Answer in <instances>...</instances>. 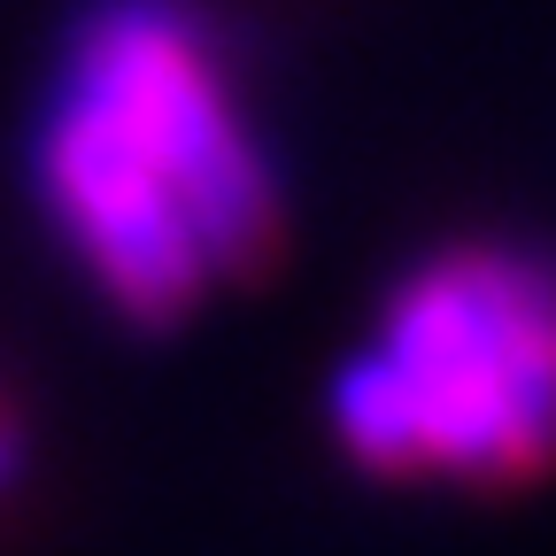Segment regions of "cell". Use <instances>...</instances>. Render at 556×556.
Instances as JSON below:
<instances>
[{
  "label": "cell",
  "mask_w": 556,
  "mask_h": 556,
  "mask_svg": "<svg viewBox=\"0 0 556 556\" xmlns=\"http://www.w3.org/2000/svg\"><path fill=\"white\" fill-rule=\"evenodd\" d=\"M47 225L124 325H186L270 270L287 193L186 0H93L31 139Z\"/></svg>",
  "instance_id": "1"
},
{
  "label": "cell",
  "mask_w": 556,
  "mask_h": 556,
  "mask_svg": "<svg viewBox=\"0 0 556 556\" xmlns=\"http://www.w3.org/2000/svg\"><path fill=\"white\" fill-rule=\"evenodd\" d=\"M548 287L510 248H448L387 294L332 379V441L371 479L526 486L548 456Z\"/></svg>",
  "instance_id": "2"
},
{
  "label": "cell",
  "mask_w": 556,
  "mask_h": 556,
  "mask_svg": "<svg viewBox=\"0 0 556 556\" xmlns=\"http://www.w3.org/2000/svg\"><path fill=\"white\" fill-rule=\"evenodd\" d=\"M24 456H31V433H24V417H16V402L0 394V503L16 495V479H24Z\"/></svg>",
  "instance_id": "3"
}]
</instances>
